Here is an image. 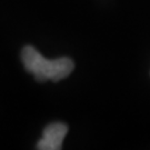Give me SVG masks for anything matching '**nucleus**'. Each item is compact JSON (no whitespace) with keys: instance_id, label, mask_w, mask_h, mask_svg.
<instances>
[{"instance_id":"obj_1","label":"nucleus","mask_w":150,"mask_h":150,"mask_svg":"<svg viewBox=\"0 0 150 150\" xmlns=\"http://www.w3.org/2000/svg\"><path fill=\"white\" fill-rule=\"evenodd\" d=\"M21 60L25 69L30 72L36 80L59 81L67 78L75 68L74 61L67 57L48 60L40 54L32 46H26L21 51Z\"/></svg>"},{"instance_id":"obj_2","label":"nucleus","mask_w":150,"mask_h":150,"mask_svg":"<svg viewBox=\"0 0 150 150\" xmlns=\"http://www.w3.org/2000/svg\"><path fill=\"white\" fill-rule=\"evenodd\" d=\"M68 134V126L62 122H52L48 125L42 132V138L38 141L39 150H59L62 147L66 134Z\"/></svg>"}]
</instances>
